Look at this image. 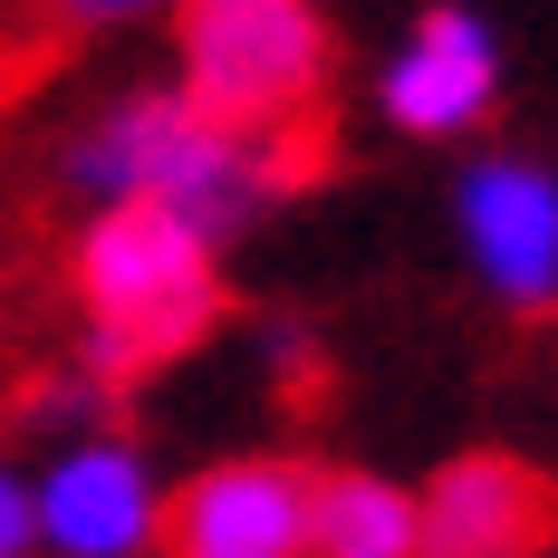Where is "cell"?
<instances>
[{"label": "cell", "mask_w": 558, "mask_h": 558, "mask_svg": "<svg viewBox=\"0 0 558 558\" xmlns=\"http://www.w3.org/2000/svg\"><path fill=\"white\" fill-rule=\"evenodd\" d=\"M328 155H337L328 116H308V125H222V116H203L193 97H135L116 125H97V145L77 155V173L107 183L116 203L173 213L183 231L213 241L251 203L299 193Z\"/></svg>", "instance_id": "1"}, {"label": "cell", "mask_w": 558, "mask_h": 558, "mask_svg": "<svg viewBox=\"0 0 558 558\" xmlns=\"http://www.w3.org/2000/svg\"><path fill=\"white\" fill-rule=\"evenodd\" d=\"M328 87V29L289 0L183 10V97L222 125H308Z\"/></svg>", "instance_id": "3"}, {"label": "cell", "mask_w": 558, "mask_h": 558, "mask_svg": "<svg viewBox=\"0 0 558 558\" xmlns=\"http://www.w3.org/2000/svg\"><path fill=\"white\" fill-rule=\"evenodd\" d=\"M29 530H39V520H29V501H20V482H0V558L29 549Z\"/></svg>", "instance_id": "10"}, {"label": "cell", "mask_w": 558, "mask_h": 558, "mask_svg": "<svg viewBox=\"0 0 558 558\" xmlns=\"http://www.w3.org/2000/svg\"><path fill=\"white\" fill-rule=\"evenodd\" d=\"M39 520H49V539L68 558H125L145 530H155V492H145L135 452L107 444V452H77V462L49 482Z\"/></svg>", "instance_id": "7"}, {"label": "cell", "mask_w": 558, "mask_h": 558, "mask_svg": "<svg viewBox=\"0 0 558 558\" xmlns=\"http://www.w3.org/2000/svg\"><path fill=\"white\" fill-rule=\"evenodd\" d=\"M308 558H414V501L366 472H328L308 492Z\"/></svg>", "instance_id": "9"}, {"label": "cell", "mask_w": 558, "mask_h": 558, "mask_svg": "<svg viewBox=\"0 0 558 558\" xmlns=\"http://www.w3.org/2000/svg\"><path fill=\"white\" fill-rule=\"evenodd\" d=\"M308 492L318 472L299 462H213L155 510L165 558H299L308 549Z\"/></svg>", "instance_id": "5"}, {"label": "cell", "mask_w": 558, "mask_h": 558, "mask_svg": "<svg viewBox=\"0 0 558 558\" xmlns=\"http://www.w3.org/2000/svg\"><path fill=\"white\" fill-rule=\"evenodd\" d=\"M386 107H395V125H414V135L472 125V116L492 107V39H482L462 10H434L424 39H414V58L386 77Z\"/></svg>", "instance_id": "8"}, {"label": "cell", "mask_w": 558, "mask_h": 558, "mask_svg": "<svg viewBox=\"0 0 558 558\" xmlns=\"http://www.w3.org/2000/svg\"><path fill=\"white\" fill-rule=\"evenodd\" d=\"M558 482L520 452H462L414 501V558H549Z\"/></svg>", "instance_id": "4"}, {"label": "cell", "mask_w": 558, "mask_h": 558, "mask_svg": "<svg viewBox=\"0 0 558 558\" xmlns=\"http://www.w3.org/2000/svg\"><path fill=\"white\" fill-rule=\"evenodd\" d=\"M77 299L97 328V386H135L165 356L203 347V328L222 318V270H213L203 231L145 213V203H116L77 241Z\"/></svg>", "instance_id": "2"}, {"label": "cell", "mask_w": 558, "mask_h": 558, "mask_svg": "<svg viewBox=\"0 0 558 558\" xmlns=\"http://www.w3.org/2000/svg\"><path fill=\"white\" fill-rule=\"evenodd\" d=\"M462 222L482 270L501 279L510 308H549L558 299V183L530 165H482L462 193Z\"/></svg>", "instance_id": "6"}]
</instances>
